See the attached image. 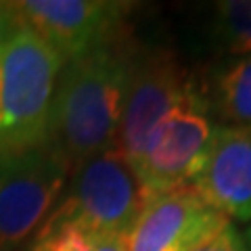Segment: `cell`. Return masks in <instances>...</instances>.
I'll use <instances>...</instances> for the list:
<instances>
[{"label": "cell", "instance_id": "7", "mask_svg": "<svg viewBox=\"0 0 251 251\" xmlns=\"http://www.w3.org/2000/svg\"><path fill=\"white\" fill-rule=\"evenodd\" d=\"M197 88L188 69L168 50H138L130 74L117 149L132 161L159 120Z\"/></svg>", "mask_w": 251, "mask_h": 251}, {"label": "cell", "instance_id": "11", "mask_svg": "<svg viewBox=\"0 0 251 251\" xmlns=\"http://www.w3.org/2000/svg\"><path fill=\"white\" fill-rule=\"evenodd\" d=\"M205 38L209 49L224 59L251 54V0H220L211 4Z\"/></svg>", "mask_w": 251, "mask_h": 251}, {"label": "cell", "instance_id": "1", "mask_svg": "<svg viewBox=\"0 0 251 251\" xmlns=\"http://www.w3.org/2000/svg\"><path fill=\"white\" fill-rule=\"evenodd\" d=\"M138 46L128 34L63 63L52 105L50 140L72 168L117 149Z\"/></svg>", "mask_w": 251, "mask_h": 251}, {"label": "cell", "instance_id": "4", "mask_svg": "<svg viewBox=\"0 0 251 251\" xmlns=\"http://www.w3.org/2000/svg\"><path fill=\"white\" fill-rule=\"evenodd\" d=\"M218 128L201 88L163 115L130 161L143 197L193 186L209 159Z\"/></svg>", "mask_w": 251, "mask_h": 251}, {"label": "cell", "instance_id": "8", "mask_svg": "<svg viewBox=\"0 0 251 251\" xmlns=\"http://www.w3.org/2000/svg\"><path fill=\"white\" fill-rule=\"evenodd\" d=\"M226 224L195 186L151 195L128 234V251H193Z\"/></svg>", "mask_w": 251, "mask_h": 251}, {"label": "cell", "instance_id": "3", "mask_svg": "<svg viewBox=\"0 0 251 251\" xmlns=\"http://www.w3.org/2000/svg\"><path fill=\"white\" fill-rule=\"evenodd\" d=\"M143 199L130 161L120 149H109L72 168L57 205L38 232L80 228L128 239Z\"/></svg>", "mask_w": 251, "mask_h": 251}, {"label": "cell", "instance_id": "5", "mask_svg": "<svg viewBox=\"0 0 251 251\" xmlns=\"http://www.w3.org/2000/svg\"><path fill=\"white\" fill-rule=\"evenodd\" d=\"M69 174L72 163L52 140L0 153V251H17L34 239L57 205Z\"/></svg>", "mask_w": 251, "mask_h": 251}, {"label": "cell", "instance_id": "13", "mask_svg": "<svg viewBox=\"0 0 251 251\" xmlns=\"http://www.w3.org/2000/svg\"><path fill=\"white\" fill-rule=\"evenodd\" d=\"M193 251H249L243 232L237 230V226L228 222L224 228H220L203 243H199Z\"/></svg>", "mask_w": 251, "mask_h": 251}, {"label": "cell", "instance_id": "6", "mask_svg": "<svg viewBox=\"0 0 251 251\" xmlns=\"http://www.w3.org/2000/svg\"><path fill=\"white\" fill-rule=\"evenodd\" d=\"M134 6L124 0H21L15 11L65 63L126 34Z\"/></svg>", "mask_w": 251, "mask_h": 251}, {"label": "cell", "instance_id": "2", "mask_svg": "<svg viewBox=\"0 0 251 251\" xmlns=\"http://www.w3.org/2000/svg\"><path fill=\"white\" fill-rule=\"evenodd\" d=\"M61 69L59 54L23 23L6 38L0 49V153L50 140Z\"/></svg>", "mask_w": 251, "mask_h": 251}, {"label": "cell", "instance_id": "15", "mask_svg": "<svg viewBox=\"0 0 251 251\" xmlns=\"http://www.w3.org/2000/svg\"><path fill=\"white\" fill-rule=\"evenodd\" d=\"M243 237H245V243H247V249L251 251V224H247L245 232H243Z\"/></svg>", "mask_w": 251, "mask_h": 251}, {"label": "cell", "instance_id": "12", "mask_svg": "<svg viewBox=\"0 0 251 251\" xmlns=\"http://www.w3.org/2000/svg\"><path fill=\"white\" fill-rule=\"evenodd\" d=\"M27 251H128V239L80 228L36 232Z\"/></svg>", "mask_w": 251, "mask_h": 251}, {"label": "cell", "instance_id": "14", "mask_svg": "<svg viewBox=\"0 0 251 251\" xmlns=\"http://www.w3.org/2000/svg\"><path fill=\"white\" fill-rule=\"evenodd\" d=\"M21 25L19 15L15 11V2H0V49L15 29Z\"/></svg>", "mask_w": 251, "mask_h": 251}, {"label": "cell", "instance_id": "9", "mask_svg": "<svg viewBox=\"0 0 251 251\" xmlns=\"http://www.w3.org/2000/svg\"><path fill=\"white\" fill-rule=\"evenodd\" d=\"M193 186L228 222L251 224V128L220 126Z\"/></svg>", "mask_w": 251, "mask_h": 251}, {"label": "cell", "instance_id": "10", "mask_svg": "<svg viewBox=\"0 0 251 251\" xmlns=\"http://www.w3.org/2000/svg\"><path fill=\"white\" fill-rule=\"evenodd\" d=\"M201 92L218 126L251 128V54L218 63Z\"/></svg>", "mask_w": 251, "mask_h": 251}]
</instances>
